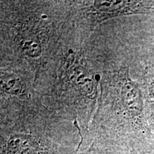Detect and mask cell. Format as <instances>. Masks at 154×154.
Masks as SVG:
<instances>
[{
  "mask_svg": "<svg viewBox=\"0 0 154 154\" xmlns=\"http://www.w3.org/2000/svg\"><path fill=\"white\" fill-rule=\"evenodd\" d=\"M94 10L99 14L100 21L122 15L151 14L154 2L151 1H94Z\"/></svg>",
  "mask_w": 154,
  "mask_h": 154,
  "instance_id": "6da1fadb",
  "label": "cell"
},
{
  "mask_svg": "<svg viewBox=\"0 0 154 154\" xmlns=\"http://www.w3.org/2000/svg\"><path fill=\"white\" fill-rule=\"evenodd\" d=\"M1 87L6 93L12 95H18L24 92L22 84L19 79L12 75H2Z\"/></svg>",
  "mask_w": 154,
  "mask_h": 154,
  "instance_id": "7a4b0ae2",
  "label": "cell"
},
{
  "mask_svg": "<svg viewBox=\"0 0 154 154\" xmlns=\"http://www.w3.org/2000/svg\"><path fill=\"white\" fill-rule=\"evenodd\" d=\"M22 50L30 57H37L41 54L42 47L39 42L34 38H26L22 43Z\"/></svg>",
  "mask_w": 154,
  "mask_h": 154,
  "instance_id": "3957f363",
  "label": "cell"
},
{
  "mask_svg": "<svg viewBox=\"0 0 154 154\" xmlns=\"http://www.w3.org/2000/svg\"><path fill=\"white\" fill-rule=\"evenodd\" d=\"M149 96L152 98H154V78L149 84Z\"/></svg>",
  "mask_w": 154,
  "mask_h": 154,
  "instance_id": "277c9868",
  "label": "cell"
},
{
  "mask_svg": "<svg viewBox=\"0 0 154 154\" xmlns=\"http://www.w3.org/2000/svg\"><path fill=\"white\" fill-rule=\"evenodd\" d=\"M126 154H139V153H138V152L136 151L135 149H131V150H130V151Z\"/></svg>",
  "mask_w": 154,
  "mask_h": 154,
  "instance_id": "5b68a950",
  "label": "cell"
}]
</instances>
